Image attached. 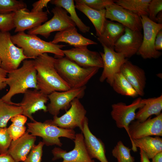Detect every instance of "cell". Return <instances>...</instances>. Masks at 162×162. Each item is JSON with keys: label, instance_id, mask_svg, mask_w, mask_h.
Listing matches in <instances>:
<instances>
[{"label": "cell", "instance_id": "obj_1", "mask_svg": "<svg viewBox=\"0 0 162 162\" xmlns=\"http://www.w3.org/2000/svg\"><path fill=\"white\" fill-rule=\"evenodd\" d=\"M55 59L47 53H44L33 60L37 72L38 90L47 95L54 91L70 89L56 70Z\"/></svg>", "mask_w": 162, "mask_h": 162}, {"label": "cell", "instance_id": "obj_2", "mask_svg": "<svg viewBox=\"0 0 162 162\" xmlns=\"http://www.w3.org/2000/svg\"><path fill=\"white\" fill-rule=\"evenodd\" d=\"M22 62L20 68L8 73L6 82L9 89L1 98L9 104L18 106V103L11 101L12 98L15 95L24 94L29 88L38 90L34 60H25Z\"/></svg>", "mask_w": 162, "mask_h": 162}, {"label": "cell", "instance_id": "obj_3", "mask_svg": "<svg viewBox=\"0 0 162 162\" xmlns=\"http://www.w3.org/2000/svg\"><path fill=\"white\" fill-rule=\"evenodd\" d=\"M10 38L13 43L22 48L24 55L29 58L34 59L44 53H47L54 54L55 58L64 56L62 49L65 45L45 41L36 35L20 32L11 35Z\"/></svg>", "mask_w": 162, "mask_h": 162}, {"label": "cell", "instance_id": "obj_4", "mask_svg": "<svg viewBox=\"0 0 162 162\" xmlns=\"http://www.w3.org/2000/svg\"><path fill=\"white\" fill-rule=\"evenodd\" d=\"M54 65L60 76L70 88L72 89L86 86L100 69L81 67L64 56L55 58Z\"/></svg>", "mask_w": 162, "mask_h": 162}, {"label": "cell", "instance_id": "obj_5", "mask_svg": "<svg viewBox=\"0 0 162 162\" xmlns=\"http://www.w3.org/2000/svg\"><path fill=\"white\" fill-rule=\"evenodd\" d=\"M27 131L32 135L40 137L42 142L47 146L56 145L61 147L62 145L59 139L64 137L74 140L76 133L74 129H64L48 122L35 120L27 123Z\"/></svg>", "mask_w": 162, "mask_h": 162}, {"label": "cell", "instance_id": "obj_6", "mask_svg": "<svg viewBox=\"0 0 162 162\" xmlns=\"http://www.w3.org/2000/svg\"><path fill=\"white\" fill-rule=\"evenodd\" d=\"M11 36L9 32L0 31L1 67L8 73L18 68L22 62L29 58L24 55L22 48L13 43Z\"/></svg>", "mask_w": 162, "mask_h": 162}, {"label": "cell", "instance_id": "obj_7", "mask_svg": "<svg viewBox=\"0 0 162 162\" xmlns=\"http://www.w3.org/2000/svg\"><path fill=\"white\" fill-rule=\"evenodd\" d=\"M51 12L53 16L50 20L40 26L28 30V34H39L47 38L52 32L62 31L76 26L68 15V12L63 8L56 6L52 8Z\"/></svg>", "mask_w": 162, "mask_h": 162}, {"label": "cell", "instance_id": "obj_8", "mask_svg": "<svg viewBox=\"0 0 162 162\" xmlns=\"http://www.w3.org/2000/svg\"><path fill=\"white\" fill-rule=\"evenodd\" d=\"M140 17L143 34L142 44L137 54L144 59L158 58L162 53L155 49L154 43L157 33L162 29V24L151 20L147 15Z\"/></svg>", "mask_w": 162, "mask_h": 162}, {"label": "cell", "instance_id": "obj_9", "mask_svg": "<svg viewBox=\"0 0 162 162\" xmlns=\"http://www.w3.org/2000/svg\"><path fill=\"white\" fill-rule=\"evenodd\" d=\"M86 111L79 99H74L71 103L69 109L60 117L53 116L52 120H46L48 122L60 128L74 129L78 127L82 130Z\"/></svg>", "mask_w": 162, "mask_h": 162}, {"label": "cell", "instance_id": "obj_10", "mask_svg": "<svg viewBox=\"0 0 162 162\" xmlns=\"http://www.w3.org/2000/svg\"><path fill=\"white\" fill-rule=\"evenodd\" d=\"M86 86L77 88H70L62 91H54L48 95L50 102L47 106V111L53 116H58L61 110L67 111L71 102L75 98H82L85 94Z\"/></svg>", "mask_w": 162, "mask_h": 162}, {"label": "cell", "instance_id": "obj_11", "mask_svg": "<svg viewBox=\"0 0 162 162\" xmlns=\"http://www.w3.org/2000/svg\"><path fill=\"white\" fill-rule=\"evenodd\" d=\"M144 104V99L136 98L131 104L120 102L112 105L111 115L119 128H124L128 134L129 126L135 119L136 111Z\"/></svg>", "mask_w": 162, "mask_h": 162}, {"label": "cell", "instance_id": "obj_12", "mask_svg": "<svg viewBox=\"0 0 162 162\" xmlns=\"http://www.w3.org/2000/svg\"><path fill=\"white\" fill-rule=\"evenodd\" d=\"M73 149L67 152L59 147H55L52 151V160L62 158L61 162H95L88 151L82 133L76 134Z\"/></svg>", "mask_w": 162, "mask_h": 162}, {"label": "cell", "instance_id": "obj_13", "mask_svg": "<svg viewBox=\"0 0 162 162\" xmlns=\"http://www.w3.org/2000/svg\"><path fill=\"white\" fill-rule=\"evenodd\" d=\"M104 52H99L102 59L103 70L99 78L101 82L106 80L111 86L115 75L120 72L121 67L128 59L114 49L103 45Z\"/></svg>", "mask_w": 162, "mask_h": 162}, {"label": "cell", "instance_id": "obj_14", "mask_svg": "<svg viewBox=\"0 0 162 162\" xmlns=\"http://www.w3.org/2000/svg\"><path fill=\"white\" fill-rule=\"evenodd\" d=\"M128 134L131 142L133 140L154 136H162V113L145 121L132 122L128 128Z\"/></svg>", "mask_w": 162, "mask_h": 162}, {"label": "cell", "instance_id": "obj_15", "mask_svg": "<svg viewBox=\"0 0 162 162\" xmlns=\"http://www.w3.org/2000/svg\"><path fill=\"white\" fill-rule=\"evenodd\" d=\"M105 10L106 19L116 21L131 30L141 31L142 24L138 15L115 3L106 6Z\"/></svg>", "mask_w": 162, "mask_h": 162}, {"label": "cell", "instance_id": "obj_16", "mask_svg": "<svg viewBox=\"0 0 162 162\" xmlns=\"http://www.w3.org/2000/svg\"><path fill=\"white\" fill-rule=\"evenodd\" d=\"M23 99L18 105L22 108V114L34 121L32 114L36 112L43 110L47 112L45 104L49 100L48 95L38 90H28L24 93Z\"/></svg>", "mask_w": 162, "mask_h": 162}, {"label": "cell", "instance_id": "obj_17", "mask_svg": "<svg viewBox=\"0 0 162 162\" xmlns=\"http://www.w3.org/2000/svg\"><path fill=\"white\" fill-rule=\"evenodd\" d=\"M142 39L141 31H134L125 27L124 33L115 44L114 50L123 54L125 58H130L137 54Z\"/></svg>", "mask_w": 162, "mask_h": 162}, {"label": "cell", "instance_id": "obj_18", "mask_svg": "<svg viewBox=\"0 0 162 162\" xmlns=\"http://www.w3.org/2000/svg\"><path fill=\"white\" fill-rule=\"evenodd\" d=\"M63 52L66 57L81 67L103 68V61L99 52L90 50L87 48L75 47L63 50Z\"/></svg>", "mask_w": 162, "mask_h": 162}, {"label": "cell", "instance_id": "obj_19", "mask_svg": "<svg viewBox=\"0 0 162 162\" xmlns=\"http://www.w3.org/2000/svg\"><path fill=\"white\" fill-rule=\"evenodd\" d=\"M48 11L33 12L27 8L15 13L14 16L15 32H23L41 25L48 19Z\"/></svg>", "mask_w": 162, "mask_h": 162}, {"label": "cell", "instance_id": "obj_20", "mask_svg": "<svg viewBox=\"0 0 162 162\" xmlns=\"http://www.w3.org/2000/svg\"><path fill=\"white\" fill-rule=\"evenodd\" d=\"M120 72L135 89L138 95L143 96L146 83L144 70L127 59L122 66Z\"/></svg>", "mask_w": 162, "mask_h": 162}, {"label": "cell", "instance_id": "obj_21", "mask_svg": "<svg viewBox=\"0 0 162 162\" xmlns=\"http://www.w3.org/2000/svg\"><path fill=\"white\" fill-rule=\"evenodd\" d=\"M88 151L91 158L100 162H109L106 155L104 144L102 140L94 135L88 126V120L86 117L81 131Z\"/></svg>", "mask_w": 162, "mask_h": 162}, {"label": "cell", "instance_id": "obj_22", "mask_svg": "<svg viewBox=\"0 0 162 162\" xmlns=\"http://www.w3.org/2000/svg\"><path fill=\"white\" fill-rule=\"evenodd\" d=\"M36 137L27 131L22 136L12 141L8 153L16 162H24L35 145Z\"/></svg>", "mask_w": 162, "mask_h": 162}, {"label": "cell", "instance_id": "obj_23", "mask_svg": "<svg viewBox=\"0 0 162 162\" xmlns=\"http://www.w3.org/2000/svg\"><path fill=\"white\" fill-rule=\"evenodd\" d=\"M51 42L55 44L59 42H64L75 48H87L89 45L98 44L78 33L75 27H70L57 32Z\"/></svg>", "mask_w": 162, "mask_h": 162}, {"label": "cell", "instance_id": "obj_24", "mask_svg": "<svg viewBox=\"0 0 162 162\" xmlns=\"http://www.w3.org/2000/svg\"><path fill=\"white\" fill-rule=\"evenodd\" d=\"M125 27L122 25L111 20H106L103 32L97 38L101 44L114 49L115 45L124 33Z\"/></svg>", "mask_w": 162, "mask_h": 162}, {"label": "cell", "instance_id": "obj_25", "mask_svg": "<svg viewBox=\"0 0 162 162\" xmlns=\"http://www.w3.org/2000/svg\"><path fill=\"white\" fill-rule=\"evenodd\" d=\"M131 142L134 152H136L137 148H139L149 159H152L157 154L162 152V138L159 136H146L133 140Z\"/></svg>", "mask_w": 162, "mask_h": 162}, {"label": "cell", "instance_id": "obj_26", "mask_svg": "<svg viewBox=\"0 0 162 162\" xmlns=\"http://www.w3.org/2000/svg\"><path fill=\"white\" fill-rule=\"evenodd\" d=\"M75 7L77 9L84 14L90 20L95 29L96 35L99 36L102 33L105 22V9L96 10L92 9L84 3L76 0Z\"/></svg>", "mask_w": 162, "mask_h": 162}, {"label": "cell", "instance_id": "obj_27", "mask_svg": "<svg viewBox=\"0 0 162 162\" xmlns=\"http://www.w3.org/2000/svg\"><path fill=\"white\" fill-rule=\"evenodd\" d=\"M144 99V104L136 112L135 119L142 122L153 115L158 116L162 110V95L157 97Z\"/></svg>", "mask_w": 162, "mask_h": 162}, {"label": "cell", "instance_id": "obj_28", "mask_svg": "<svg viewBox=\"0 0 162 162\" xmlns=\"http://www.w3.org/2000/svg\"><path fill=\"white\" fill-rule=\"evenodd\" d=\"M56 6L63 8L70 15V17L79 30L86 33L89 32L90 28L87 26L78 16L75 10V5L73 0H52L50 2Z\"/></svg>", "mask_w": 162, "mask_h": 162}, {"label": "cell", "instance_id": "obj_29", "mask_svg": "<svg viewBox=\"0 0 162 162\" xmlns=\"http://www.w3.org/2000/svg\"><path fill=\"white\" fill-rule=\"evenodd\" d=\"M111 86L115 92L121 95L133 98L138 96L136 90L120 72L115 75Z\"/></svg>", "mask_w": 162, "mask_h": 162}, {"label": "cell", "instance_id": "obj_30", "mask_svg": "<svg viewBox=\"0 0 162 162\" xmlns=\"http://www.w3.org/2000/svg\"><path fill=\"white\" fill-rule=\"evenodd\" d=\"M151 0H117L115 3L139 16L148 15V7Z\"/></svg>", "mask_w": 162, "mask_h": 162}, {"label": "cell", "instance_id": "obj_31", "mask_svg": "<svg viewBox=\"0 0 162 162\" xmlns=\"http://www.w3.org/2000/svg\"><path fill=\"white\" fill-rule=\"evenodd\" d=\"M22 112L20 106L8 104L0 98V128H6L12 118Z\"/></svg>", "mask_w": 162, "mask_h": 162}, {"label": "cell", "instance_id": "obj_32", "mask_svg": "<svg viewBox=\"0 0 162 162\" xmlns=\"http://www.w3.org/2000/svg\"><path fill=\"white\" fill-rule=\"evenodd\" d=\"M10 120L12 123L7 128V130L12 140H14L26 133V127L25 124L27 117L22 114H19L13 117Z\"/></svg>", "mask_w": 162, "mask_h": 162}, {"label": "cell", "instance_id": "obj_33", "mask_svg": "<svg viewBox=\"0 0 162 162\" xmlns=\"http://www.w3.org/2000/svg\"><path fill=\"white\" fill-rule=\"evenodd\" d=\"M131 150L124 145L122 141H119L112 150V155L118 162H134V158L130 154Z\"/></svg>", "mask_w": 162, "mask_h": 162}, {"label": "cell", "instance_id": "obj_34", "mask_svg": "<svg viewBox=\"0 0 162 162\" xmlns=\"http://www.w3.org/2000/svg\"><path fill=\"white\" fill-rule=\"evenodd\" d=\"M26 8V4L21 0H0L1 14L15 13Z\"/></svg>", "mask_w": 162, "mask_h": 162}, {"label": "cell", "instance_id": "obj_35", "mask_svg": "<svg viewBox=\"0 0 162 162\" xmlns=\"http://www.w3.org/2000/svg\"><path fill=\"white\" fill-rule=\"evenodd\" d=\"M15 13L0 14V31L9 32L15 28L14 16Z\"/></svg>", "mask_w": 162, "mask_h": 162}, {"label": "cell", "instance_id": "obj_36", "mask_svg": "<svg viewBox=\"0 0 162 162\" xmlns=\"http://www.w3.org/2000/svg\"><path fill=\"white\" fill-rule=\"evenodd\" d=\"M45 145L40 141L32 148L24 162H41L43 154V148Z\"/></svg>", "mask_w": 162, "mask_h": 162}, {"label": "cell", "instance_id": "obj_37", "mask_svg": "<svg viewBox=\"0 0 162 162\" xmlns=\"http://www.w3.org/2000/svg\"><path fill=\"white\" fill-rule=\"evenodd\" d=\"M12 141L8 132L7 128H0V154L8 153Z\"/></svg>", "mask_w": 162, "mask_h": 162}, {"label": "cell", "instance_id": "obj_38", "mask_svg": "<svg viewBox=\"0 0 162 162\" xmlns=\"http://www.w3.org/2000/svg\"><path fill=\"white\" fill-rule=\"evenodd\" d=\"M84 3L90 8L96 10L105 9L106 6L115 3L112 0H76Z\"/></svg>", "mask_w": 162, "mask_h": 162}, {"label": "cell", "instance_id": "obj_39", "mask_svg": "<svg viewBox=\"0 0 162 162\" xmlns=\"http://www.w3.org/2000/svg\"><path fill=\"white\" fill-rule=\"evenodd\" d=\"M162 10V0H151L148 7V15L149 18L156 22L158 14Z\"/></svg>", "mask_w": 162, "mask_h": 162}, {"label": "cell", "instance_id": "obj_40", "mask_svg": "<svg viewBox=\"0 0 162 162\" xmlns=\"http://www.w3.org/2000/svg\"><path fill=\"white\" fill-rule=\"evenodd\" d=\"M50 0H39L34 3L31 11L33 12H40L43 11L45 7L47 8L48 3Z\"/></svg>", "mask_w": 162, "mask_h": 162}, {"label": "cell", "instance_id": "obj_41", "mask_svg": "<svg viewBox=\"0 0 162 162\" xmlns=\"http://www.w3.org/2000/svg\"><path fill=\"white\" fill-rule=\"evenodd\" d=\"M8 73L5 70L0 68V91L4 88L7 86L6 81Z\"/></svg>", "mask_w": 162, "mask_h": 162}, {"label": "cell", "instance_id": "obj_42", "mask_svg": "<svg viewBox=\"0 0 162 162\" xmlns=\"http://www.w3.org/2000/svg\"><path fill=\"white\" fill-rule=\"evenodd\" d=\"M155 49L159 51L162 49V30H160L157 33L154 43Z\"/></svg>", "mask_w": 162, "mask_h": 162}, {"label": "cell", "instance_id": "obj_43", "mask_svg": "<svg viewBox=\"0 0 162 162\" xmlns=\"http://www.w3.org/2000/svg\"><path fill=\"white\" fill-rule=\"evenodd\" d=\"M0 162H16L8 153L0 154Z\"/></svg>", "mask_w": 162, "mask_h": 162}, {"label": "cell", "instance_id": "obj_44", "mask_svg": "<svg viewBox=\"0 0 162 162\" xmlns=\"http://www.w3.org/2000/svg\"><path fill=\"white\" fill-rule=\"evenodd\" d=\"M140 149V162H150L149 159L146 154L141 149Z\"/></svg>", "mask_w": 162, "mask_h": 162}, {"label": "cell", "instance_id": "obj_45", "mask_svg": "<svg viewBox=\"0 0 162 162\" xmlns=\"http://www.w3.org/2000/svg\"><path fill=\"white\" fill-rule=\"evenodd\" d=\"M152 159V162H162V152L157 154Z\"/></svg>", "mask_w": 162, "mask_h": 162}, {"label": "cell", "instance_id": "obj_46", "mask_svg": "<svg viewBox=\"0 0 162 162\" xmlns=\"http://www.w3.org/2000/svg\"><path fill=\"white\" fill-rule=\"evenodd\" d=\"M156 23L162 24V12H160L157 15L156 17Z\"/></svg>", "mask_w": 162, "mask_h": 162}, {"label": "cell", "instance_id": "obj_47", "mask_svg": "<svg viewBox=\"0 0 162 162\" xmlns=\"http://www.w3.org/2000/svg\"><path fill=\"white\" fill-rule=\"evenodd\" d=\"M1 61L0 59V68H1Z\"/></svg>", "mask_w": 162, "mask_h": 162}]
</instances>
